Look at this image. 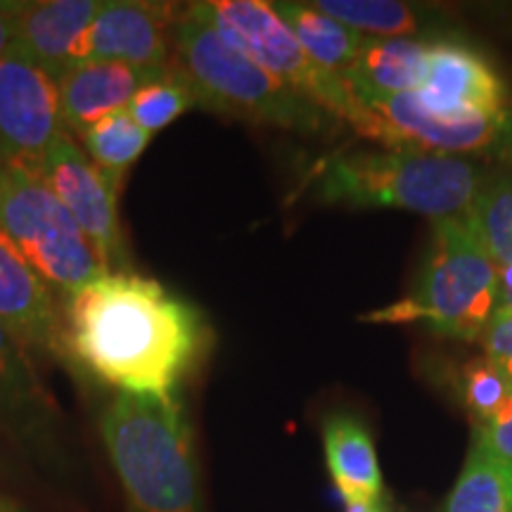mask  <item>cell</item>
<instances>
[{
	"label": "cell",
	"instance_id": "484cf974",
	"mask_svg": "<svg viewBox=\"0 0 512 512\" xmlns=\"http://www.w3.org/2000/svg\"><path fill=\"white\" fill-rule=\"evenodd\" d=\"M479 344H482L486 361L494 363L505 380L512 384V311L498 309Z\"/></svg>",
	"mask_w": 512,
	"mask_h": 512
},
{
	"label": "cell",
	"instance_id": "2e32d148",
	"mask_svg": "<svg viewBox=\"0 0 512 512\" xmlns=\"http://www.w3.org/2000/svg\"><path fill=\"white\" fill-rule=\"evenodd\" d=\"M323 444L332 482L349 508H380L382 472L366 425L349 413L330 415Z\"/></svg>",
	"mask_w": 512,
	"mask_h": 512
},
{
	"label": "cell",
	"instance_id": "52a82bcc",
	"mask_svg": "<svg viewBox=\"0 0 512 512\" xmlns=\"http://www.w3.org/2000/svg\"><path fill=\"white\" fill-rule=\"evenodd\" d=\"M188 10L325 114L363 136L370 112L358 102L351 83L344 74L328 72L313 62L283 19L275 15L271 3L207 0L188 5Z\"/></svg>",
	"mask_w": 512,
	"mask_h": 512
},
{
	"label": "cell",
	"instance_id": "8fae6325",
	"mask_svg": "<svg viewBox=\"0 0 512 512\" xmlns=\"http://www.w3.org/2000/svg\"><path fill=\"white\" fill-rule=\"evenodd\" d=\"M176 5L105 0L86 36V60L124 62L157 76L171 67Z\"/></svg>",
	"mask_w": 512,
	"mask_h": 512
},
{
	"label": "cell",
	"instance_id": "cb8c5ba5",
	"mask_svg": "<svg viewBox=\"0 0 512 512\" xmlns=\"http://www.w3.org/2000/svg\"><path fill=\"white\" fill-rule=\"evenodd\" d=\"M43 406V392L22 344L0 323V415H29Z\"/></svg>",
	"mask_w": 512,
	"mask_h": 512
},
{
	"label": "cell",
	"instance_id": "ffe728a7",
	"mask_svg": "<svg viewBox=\"0 0 512 512\" xmlns=\"http://www.w3.org/2000/svg\"><path fill=\"white\" fill-rule=\"evenodd\" d=\"M444 512H512V463L472 441Z\"/></svg>",
	"mask_w": 512,
	"mask_h": 512
},
{
	"label": "cell",
	"instance_id": "7c38bea8",
	"mask_svg": "<svg viewBox=\"0 0 512 512\" xmlns=\"http://www.w3.org/2000/svg\"><path fill=\"white\" fill-rule=\"evenodd\" d=\"M415 95L439 117L489 114L510 105L505 83L486 57L451 36L427 43L425 86Z\"/></svg>",
	"mask_w": 512,
	"mask_h": 512
},
{
	"label": "cell",
	"instance_id": "d4e9b609",
	"mask_svg": "<svg viewBox=\"0 0 512 512\" xmlns=\"http://www.w3.org/2000/svg\"><path fill=\"white\" fill-rule=\"evenodd\" d=\"M460 396L467 411L472 413L475 425H482L501 411L503 403L512 396V384L505 380L501 370L486 358H475L463 368L460 375Z\"/></svg>",
	"mask_w": 512,
	"mask_h": 512
},
{
	"label": "cell",
	"instance_id": "ba28073f",
	"mask_svg": "<svg viewBox=\"0 0 512 512\" xmlns=\"http://www.w3.org/2000/svg\"><path fill=\"white\" fill-rule=\"evenodd\" d=\"M351 88L358 102L370 112V124L363 133L366 140H375L392 150H415L470 162H512V105L489 114L439 117L427 110L415 93L382 95L354 83Z\"/></svg>",
	"mask_w": 512,
	"mask_h": 512
},
{
	"label": "cell",
	"instance_id": "f546056e",
	"mask_svg": "<svg viewBox=\"0 0 512 512\" xmlns=\"http://www.w3.org/2000/svg\"><path fill=\"white\" fill-rule=\"evenodd\" d=\"M0 512H17V510H15V505H10V503H5V501H0Z\"/></svg>",
	"mask_w": 512,
	"mask_h": 512
},
{
	"label": "cell",
	"instance_id": "4316f807",
	"mask_svg": "<svg viewBox=\"0 0 512 512\" xmlns=\"http://www.w3.org/2000/svg\"><path fill=\"white\" fill-rule=\"evenodd\" d=\"M475 444L512 463V396L494 418L475 425Z\"/></svg>",
	"mask_w": 512,
	"mask_h": 512
},
{
	"label": "cell",
	"instance_id": "4dcf8cb0",
	"mask_svg": "<svg viewBox=\"0 0 512 512\" xmlns=\"http://www.w3.org/2000/svg\"><path fill=\"white\" fill-rule=\"evenodd\" d=\"M349 512H380V508H349Z\"/></svg>",
	"mask_w": 512,
	"mask_h": 512
},
{
	"label": "cell",
	"instance_id": "277c9868",
	"mask_svg": "<svg viewBox=\"0 0 512 512\" xmlns=\"http://www.w3.org/2000/svg\"><path fill=\"white\" fill-rule=\"evenodd\" d=\"M171 64L204 110L297 133H320L335 121L190 10L176 17Z\"/></svg>",
	"mask_w": 512,
	"mask_h": 512
},
{
	"label": "cell",
	"instance_id": "8992f818",
	"mask_svg": "<svg viewBox=\"0 0 512 512\" xmlns=\"http://www.w3.org/2000/svg\"><path fill=\"white\" fill-rule=\"evenodd\" d=\"M0 230L50 290L72 297L112 273L41 171L0 159Z\"/></svg>",
	"mask_w": 512,
	"mask_h": 512
},
{
	"label": "cell",
	"instance_id": "4fadbf2b",
	"mask_svg": "<svg viewBox=\"0 0 512 512\" xmlns=\"http://www.w3.org/2000/svg\"><path fill=\"white\" fill-rule=\"evenodd\" d=\"M102 0H36L19 3L15 43L43 72L60 81L69 69L86 62V36Z\"/></svg>",
	"mask_w": 512,
	"mask_h": 512
},
{
	"label": "cell",
	"instance_id": "5bb4252c",
	"mask_svg": "<svg viewBox=\"0 0 512 512\" xmlns=\"http://www.w3.org/2000/svg\"><path fill=\"white\" fill-rule=\"evenodd\" d=\"M0 323L22 347L55 354L60 349V320L50 287L29 266L22 252L0 230Z\"/></svg>",
	"mask_w": 512,
	"mask_h": 512
},
{
	"label": "cell",
	"instance_id": "5b68a950",
	"mask_svg": "<svg viewBox=\"0 0 512 512\" xmlns=\"http://www.w3.org/2000/svg\"><path fill=\"white\" fill-rule=\"evenodd\" d=\"M501 309L494 264L463 216L434 221L415 287L399 302L370 311L366 323H422L434 335L479 342Z\"/></svg>",
	"mask_w": 512,
	"mask_h": 512
},
{
	"label": "cell",
	"instance_id": "603a6c76",
	"mask_svg": "<svg viewBox=\"0 0 512 512\" xmlns=\"http://www.w3.org/2000/svg\"><path fill=\"white\" fill-rule=\"evenodd\" d=\"M197 107L195 95L183 74L171 64L162 74L147 79L128 102V112L140 128L155 136L164 126L174 124L183 112Z\"/></svg>",
	"mask_w": 512,
	"mask_h": 512
},
{
	"label": "cell",
	"instance_id": "ac0fdd59",
	"mask_svg": "<svg viewBox=\"0 0 512 512\" xmlns=\"http://www.w3.org/2000/svg\"><path fill=\"white\" fill-rule=\"evenodd\" d=\"M318 10L373 38H420L432 41L446 31V15L430 5L401 0H316Z\"/></svg>",
	"mask_w": 512,
	"mask_h": 512
},
{
	"label": "cell",
	"instance_id": "e0dca14e",
	"mask_svg": "<svg viewBox=\"0 0 512 512\" xmlns=\"http://www.w3.org/2000/svg\"><path fill=\"white\" fill-rule=\"evenodd\" d=\"M427 43L420 38L363 36L347 79L382 95L418 93L427 76Z\"/></svg>",
	"mask_w": 512,
	"mask_h": 512
},
{
	"label": "cell",
	"instance_id": "d6986e66",
	"mask_svg": "<svg viewBox=\"0 0 512 512\" xmlns=\"http://www.w3.org/2000/svg\"><path fill=\"white\" fill-rule=\"evenodd\" d=\"M271 5L313 62L335 74H347L354 67L363 34L325 15L313 3L278 0Z\"/></svg>",
	"mask_w": 512,
	"mask_h": 512
},
{
	"label": "cell",
	"instance_id": "6da1fadb",
	"mask_svg": "<svg viewBox=\"0 0 512 512\" xmlns=\"http://www.w3.org/2000/svg\"><path fill=\"white\" fill-rule=\"evenodd\" d=\"M207 339L195 306L136 273H107L67 299L72 354L119 394L176 396Z\"/></svg>",
	"mask_w": 512,
	"mask_h": 512
},
{
	"label": "cell",
	"instance_id": "30bf717a",
	"mask_svg": "<svg viewBox=\"0 0 512 512\" xmlns=\"http://www.w3.org/2000/svg\"><path fill=\"white\" fill-rule=\"evenodd\" d=\"M41 176L57 200L72 214L95 252L112 273L126 271V247L119 223V188L83 155V150L67 136V131L50 145L41 164Z\"/></svg>",
	"mask_w": 512,
	"mask_h": 512
},
{
	"label": "cell",
	"instance_id": "83f0119b",
	"mask_svg": "<svg viewBox=\"0 0 512 512\" xmlns=\"http://www.w3.org/2000/svg\"><path fill=\"white\" fill-rule=\"evenodd\" d=\"M19 3H3L0 0V57H3L15 43V17Z\"/></svg>",
	"mask_w": 512,
	"mask_h": 512
},
{
	"label": "cell",
	"instance_id": "3957f363",
	"mask_svg": "<svg viewBox=\"0 0 512 512\" xmlns=\"http://www.w3.org/2000/svg\"><path fill=\"white\" fill-rule=\"evenodd\" d=\"M102 439L133 512H200L190 427L176 396L119 394Z\"/></svg>",
	"mask_w": 512,
	"mask_h": 512
},
{
	"label": "cell",
	"instance_id": "7a4b0ae2",
	"mask_svg": "<svg viewBox=\"0 0 512 512\" xmlns=\"http://www.w3.org/2000/svg\"><path fill=\"white\" fill-rule=\"evenodd\" d=\"M486 181L470 159L415 150H347L323 159L316 195L356 209H403L434 221L463 216Z\"/></svg>",
	"mask_w": 512,
	"mask_h": 512
},
{
	"label": "cell",
	"instance_id": "7402d4cb",
	"mask_svg": "<svg viewBox=\"0 0 512 512\" xmlns=\"http://www.w3.org/2000/svg\"><path fill=\"white\" fill-rule=\"evenodd\" d=\"M463 221L498 268L512 266V171L486 178Z\"/></svg>",
	"mask_w": 512,
	"mask_h": 512
},
{
	"label": "cell",
	"instance_id": "9a60e30c",
	"mask_svg": "<svg viewBox=\"0 0 512 512\" xmlns=\"http://www.w3.org/2000/svg\"><path fill=\"white\" fill-rule=\"evenodd\" d=\"M147 79L152 76L124 62L86 60L76 64L57 81L62 126L81 138L107 114L126 110Z\"/></svg>",
	"mask_w": 512,
	"mask_h": 512
},
{
	"label": "cell",
	"instance_id": "44dd1931",
	"mask_svg": "<svg viewBox=\"0 0 512 512\" xmlns=\"http://www.w3.org/2000/svg\"><path fill=\"white\" fill-rule=\"evenodd\" d=\"M150 140L152 133H147L145 128L136 124L128 107L107 114L105 119H100L98 124H93L81 136L88 157L107 176V181L117 185V188L124 181L126 171L131 169L133 162L143 155Z\"/></svg>",
	"mask_w": 512,
	"mask_h": 512
},
{
	"label": "cell",
	"instance_id": "f1b7e54d",
	"mask_svg": "<svg viewBox=\"0 0 512 512\" xmlns=\"http://www.w3.org/2000/svg\"><path fill=\"white\" fill-rule=\"evenodd\" d=\"M498 283H501V309L512 311V266L498 268Z\"/></svg>",
	"mask_w": 512,
	"mask_h": 512
},
{
	"label": "cell",
	"instance_id": "9c48e42d",
	"mask_svg": "<svg viewBox=\"0 0 512 512\" xmlns=\"http://www.w3.org/2000/svg\"><path fill=\"white\" fill-rule=\"evenodd\" d=\"M62 133L57 81L12 46L0 57V159L41 169Z\"/></svg>",
	"mask_w": 512,
	"mask_h": 512
}]
</instances>
